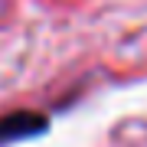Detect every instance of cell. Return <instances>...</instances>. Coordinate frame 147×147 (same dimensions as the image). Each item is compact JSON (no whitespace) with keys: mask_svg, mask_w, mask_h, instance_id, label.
Here are the masks:
<instances>
[{"mask_svg":"<svg viewBox=\"0 0 147 147\" xmlns=\"http://www.w3.org/2000/svg\"><path fill=\"white\" fill-rule=\"evenodd\" d=\"M49 127L46 115L39 111H13V115L0 118V144H13V141H26V137H36Z\"/></svg>","mask_w":147,"mask_h":147,"instance_id":"1","label":"cell"}]
</instances>
